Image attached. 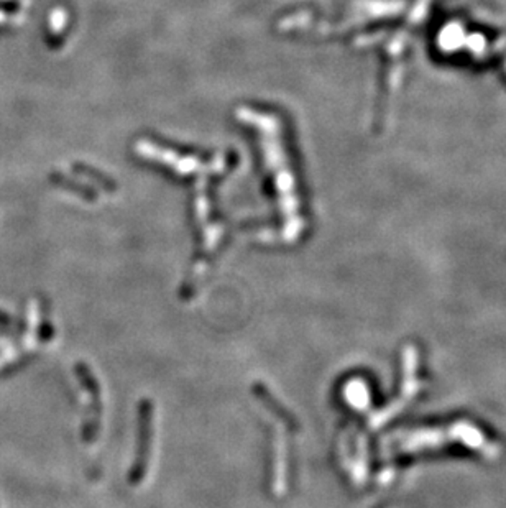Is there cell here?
I'll list each match as a JSON object with an SVG mask.
<instances>
[{
  "instance_id": "1",
  "label": "cell",
  "mask_w": 506,
  "mask_h": 508,
  "mask_svg": "<svg viewBox=\"0 0 506 508\" xmlns=\"http://www.w3.org/2000/svg\"><path fill=\"white\" fill-rule=\"evenodd\" d=\"M396 451L400 452H415L421 449H432V447H441L444 442L457 441L464 442L470 449L480 451L487 457H495L500 449L492 442L485 439V436L480 433V429L467 422H459L450 426L447 429H415L405 431V433L395 434L393 438Z\"/></svg>"
},
{
  "instance_id": "2",
  "label": "cell",
  "mask_w": 506,
  "mask_h": 508,
  "mask_svg": "<svg viewBox=\"0 0 506 508\" xmlns=\"http://www.w3.org/2000/svg\"><path fill=\"white\" fill-rule=\"evenodd\" d=\"M416 365H417L416 349L412 346L405 347V352H403L405 375H403V385H401V392H403L405 402H410L421 389V382L416 379Z\"/></svg>"
}]
</instances>
